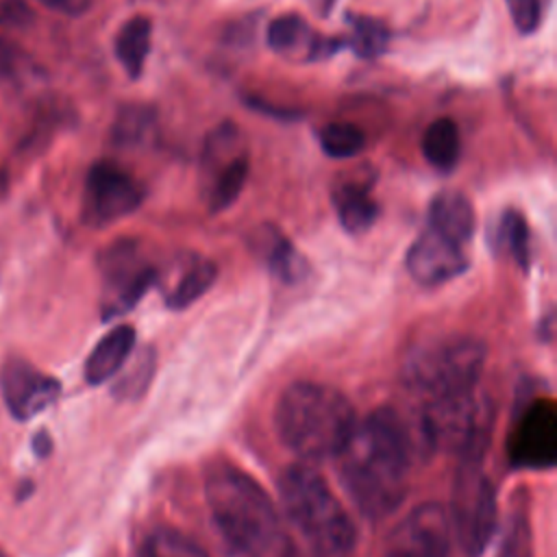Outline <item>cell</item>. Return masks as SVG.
Wrapping results in <instances>:
<instances>
[{"instance_id":"4316f807","label":"cell","mask_w":557,"mask_h":557,"mask_svg":"<svg viewBox=\"0 0 557 557\" xmlns=\"http://www.w3.org/2000/svg\"><path fill=\"white\" fill-rule=\"evenodd\" d=\"M320 148L331 159L357 157L366 146V133L352 122H331L318 133Z\"/></svg>"},{"instance_id":"52a82bcc","label":"cell","mask_w":557,"mask_h":557,"mask_svg":"<svg viewBox=\"0 0 557 557\" xmlns=\"http://www.w3.org/2000/svg\"><path fill=\"white\" fill-rule=\"evenodd\" d=\"M485 455L459 459L453 481V507L448 513L450 533L459 540L468 557H479L492 540L496 527V496L487 472Z\"/></svg>"},{"instance_id":"83f0119b","label":"cell","mask_w":557,"mask_h":557,"mask_svg":"<svg viewBox=\"0 0 557 557\" xmlns=\"http://www.w3.org/2000/svg\"><path fill=\"white\" fill-rule=\"evenodd\" d=\"M511 22L520 35H533L546 20L550 0H505Z\"/></svg>"},{"instance_id":"277c9868","label":"cell","mask_w":557,"mask_h":557,"mask_svg":"<svg viewBox=\"0 0 557 557\" xmlns=\"http://www.w3.org/2000/svg\"><path fill=\"white\" fill-rule=\"evenodd\" d=\"M485 344L468 333H444L418 342L403 361V383L424 403L476 389Z\"/></svg>"},{"instance_id":"484cf974","label":"cell","mask_w":557,"mask_h":557,"mask_svg":"<svg viewBox=\"0 0 557 557\" xmlns=\"http://www.w3.org/2000/svg\"><path fill=\"white\" fill-rule=\"evenodd\" d=\"M139 557H209V555L196 540L187 537L185 533L170 527H161V529H154L144 540Z\"/></svg>"},{"instance_id":"5bb4252c","label":"cell","mask_w":557,"mask_h":557,"mask_svg":"<svg viewBox=\"0 0 557 557\" xmlns=\"http://www.w3.org/2000/svg\"><path fill=\"white\" fill-rule=\"evenodd\" d=\"M405 265L416 283L424 287H437L463 274L470 265V259L461 244L426 226L409 246Z\"/></svg>"},{"instance_id":"d4e9b609","label":"cell","mask_w":557,"mask_h":557,"mask_svg":"<svg viewBox=\"0 0 557 557\" xmlns=\"http://www.w3.org/2000/svg\"><path fill=\"white\" fill-rule=\"evenodd\" d=\"M496 246L505 250L518 268L527 270L531 263V233L524 215L516 209H505L498 218V226L494 233Z\"/></svg>"},{"instance_id":"e0dca14e","label":"cell","mask_w":557,"mask_h":557,"mask_svg":"<svg viewBox=\"0 0 557 557\" xmlns=\"http://www.w3.org/2000/svg\"><path fill=\"white\" fill-rule=\"evenodd\" d=\"M372 183L366 178H348L333 189V207L339 224L350 235H361L372 228L379 218V202L372 198Z\"/></svg>"},{"instance_id":"7a4b0ae2","label":"cell","mask_w":557,"mask_h":557,"mask_svg":"<svg viewBox=\"0 0 557 557\" xmlns=\"http://www.w3.org/2000/svg\"><path fill=\"white\" fill-rule=\"evenodd\" d=\"M209 513L222 537L244 557H294L292 537L270 494L244 470L213 468L205 481Z\"/></svg>"},{"instance_id":"ac0fdd59","label":"cell","mask_w":557,"mask_h":557,"mask_svg":"<svg viewBox=\"0 0 557 557\" xmlns=\"http://www.w3.org/2000/svg\"><path fill=\"white\" fill-rule=\"evenodd\" d=\"M252 248L281 283H298L309 274L307 259L274 226H261L252 237Z\"/></svg>"},{"instance_id":"f1b7e54d","label":"cell","mask_w":557,"mask_h":557,"mask_svg":"<svg viewBox=\"0 0 557 557\" xmlns=\"http://www.w3.org/2000/svg\"><path fill=\"white\" fill-rule=\"evenodd\" d=\"M33 20V11L26 0H0V26H26Z\"/></svg>"},{"instance_id":"6da1fadb","label":"cell","mask_w":557,"mask_h":557,"mask_svg":"<svg viewBox=\"0 0 557 557\" xmlns=\"http://www.w3.org/2000/svg\"><path fill=\"white\" fill-rule=\"evenodd\" d=\"M411 455L409 429L394 409L381 407L355 422L337 457L342 481L361 513L383 518L405 500Z\"/></svg>"},{"instance_id":"9a60e30c","label":"cell","mask_w":557,"mask_h":557,"mask_svg":"<svg viewBox=\"0 0 557 557\" xmlns=\"http://www.w3.org/2000/svg\"><path fill=\"white\" fill-rule=\"evenodd\" d=\"M268 46L287 59L322 61L337 50L346 48L344 37H326L309 26L298 13H283L268 24Z\"/></svg>"},{"instance_id":"3957f363","label":"cell","mask_w":557,"mask_h":557,"mask_svg":"<svg viewBox=\"0 0 557 557\" xmlns=\"http://www.w3.org/2000/svg\"><path fill=\"white\" fill-rule=\"evenodd\" d=\"M355 422L350 400L333 385L313 381L285 387L274 409L281 442L305 461L337 455Z\"/></svg>"},{"instance_id":"4fadbf2b","label":"cell","mask_w":557,"mask_h":557,"mask_svg":"<svg viewBox=\"0 0 557 557\" xmlns=\"http://www.w3.org/2000/svg\"><path fill=\"white\" fill-rule=\"evenodd\" d=\"M0 392L11 416L28 420L57 400L61 383L26 359L9 357L0 368Z\"/></svg>"},{"instance_id":"7402d4cb","label":"cell","mask_w":557,"mask_h":557,"mask_svg":"<svg viewBox=\"0 0 557 557\" xmlns=\"http://www.w3.org/2000/svg\"><path fill=\"white\" fill-rule=\"evenodd\" d=\"M420 150L426 163L437 172H453L461 154L459 128L450 117L433 120L420 139Z\"/></svg>"},{"instance_id":"ba28073f","label":"cell","mask_w":557,"mask_h":557,"mask_svg":"<svg viewBox=\"0 0 557 557\" xmlns=\"http://www.w3.org/2000/svg\"><path fill=\"white\" fill-rule=\"evenodd\" d=\"M250 161L242 133L233 122H222L205 137L200 154V194L211 213L228 209L248 181Z\"/></svg>"},{"instance_id":"f546056e","label":"cell","mask_w":557,"mask_h":557,"mask_svg":"<svg viewBox=\"0 0 557 557\" xmlns=\"http://www.w3.org/2000/svg\"><path fill=\"white\" fill-rule=\"evenodd\" d=\"M37 2H41L50 11L76 17V15H83L85 11H89L94 0H37Z\"/></svg>"},{"instance_id":"5b68a950","label":"cell","mask_w":557,"mask_h":557,"mask_svg":"<svg viewBox=\"0 0 557 557\" xmlns=\"http://www.w3.org/2000/svg\"><path fill=\"white\" fill-rule=\"evenodd\" d=\"M281 498L289 518L318 553L337 557L355 546L357 533L346 509L309 466L296 463L281 474Z\"/></svg>"},{"instance_id":"1f68e13d","label":"cell","mask_w":557,"mask_h":557,"mask_svg":"<svg viewBox=\"0 0 557 557\" xmlns=\"http://www.w3.org/2000/svg\"><path fill=\"white\" fill-rule=\"evenodd\" d=\"M0 557H9V555H7V553L0 548Z\"/></svg>"},{"instance_id":"2e32d148","label":"cell","mask_w":557,"mask_h":557,"mask_svg":"<svg viewBox=\"0 0 557 557\" xmlns=\"http://www.w3.org/2000/svg\"><path fill=\"white\" fill-rule=\"evenodd\" d=\"M429 226L466 246L476 228V213L470 198L459 189L437 191L429 205Z\"/></svg>"},{"instance_id":"9c48e42d","label":"cell","mask_w":557,"mask_h":557,"mask_svg":"<svg viewBox=\"0 0 557 557\" xmlns=\"http://www.w3.org/2000/svg\"><path fill=\"white\" fill-rule=\"evenodd\" d=\"M98 268L102 276V320L128 313L159 278L157 268L144 259L135 239H117L104 248Z\"/></svg>"},{"instance_id":"ffe728a7","label":"cell","mask_w":557,"mask_h":557,"mask_svg":"<svg viewBox=\"0 0 557 557\" xmlns=\"http://www.w3.org/2000/svg\"><path fill=\"white\" fill-rule=\"evenodd\" d=\"M152 46V20L148 15L128 17L113 39V52L131 81L139 78Z\"/></svg>"},{"instance_id":"4dcf8cb0","label":"cell","mask_w":557,"mask_h":557,"mask_svg":"<svg viewBox=\"0 0 557 557\" xmlns=\"http://www.w3.org/2000/svg\"><path fill=\"white\" fill-rule=\"evenodd\" d=\"M335 2H337V0H313L315 9H318L322 15H329V11H333Z\"/></svg>"},{"instance_id":"603a6c76","label":"cell","mask_w":557,"mask_h":557,"mask_svg":"<svg viewBox=\"0 0 557 557\" xmlns=\"http://www.w3.org/2000/svg\"><path fill=\"white\" fill-rule=\"evenodd\" d=\"M157 113L141 102L122 104L111 124V141L117 148H139L154 137Z\"/></svg>"},{"instance_id":"cb8c5ba5","label":"cell","mask_w":557,"mask_h":557,"mask_svg":"<svg viewBox=\"0 0 557 557\" xmlns=\"http://www.w3.org/2000/svg\"><path fill=\"white\" fill-rule=\"evenodd\" d=\"M346 22L350 26V35L346 39V48H350L361 59H376L387 50L389 44V28L372 17V15H359L350 13L346 15Z\"/></svg>"},{"instance_id":"d6986e66","label":"cell","mask_w":557,"mask_h":557,"mask_svg":"<svg viewBox=\"0 0 557 557\" xmlns=\"http://www.w3.org/2000/svg\"><path fill=\"white\" fill-rule=\"evenodd\" d=\"M135 346V329L131 324H120L111 329L100 342L94 346L85 361V379L91 385H100L109 381L120 368L126 363Z\"/></svg>"},{"instance_id":"30bf717a","label":"cell","mask_w":557,"mask_h":557,"mask_svg":"<svg viewBox=\"0 0 557 557\" xmlns=\"http://www.w3.org/2000/svg\"><path fill=\"white\" fill-rule=\"evenodd\" d=\"M144 185L115 161H96L85 176L81 220L91 228H104L141 207Z\"/></svg>"},{"instance_id":"8992f818","label":"cell","mask_w":557,"mask_h":557,"mask_svg":"<svg viewBox=\"0 0 557 557\" xmlns=\"http://www.w3.org/2000/svg\"><path fill=\"white\" fill-rule=\"evenodd\" d=\"M420 431L429 448L446 450L457 459L468 455H485L492 409L479 392H468L453 398L424 403Z\"/></svg>"},{"instance_id":"44dd1931","label":"cell","mask_w":557,"mask_h":557,"mask_svg":"<svg viewBox=\"0 0 557 557\" xmlns=\"http://www.w3.org/2000/svg\"><path fill=\"white\" fill-rule=\"evenodd\" d=\"M218 278V268L211 259L191 255L187 263L181 268L176 281L165 292V305L174 311L187 309L194 305L200 296H205Z\"/></svg>"},{"instance_id":"8fae6325","label":"cell","mask_w":557,"mask_h":557,"mask_svg":"<svg viewBox=\"0 0 557 557\" xmlns=\"http://www.w3.org/2000/svg\"><path fill=\"white\" fill-rule=\"evenodd\" d=\"M509 461L516 468L544 470L557 459V409L550 398H533L518 416L509 442Z\"/></svg>"},{"instance_id":"7c38bea8","label":"cell","mask_w":557,"mask_h":557,"mask_svg":"<svg viewBox=\"0 0 557 557\" xmlns=\"http://www.w3.org/2000/svg\"><path fill=\"white\" fill-rule=\"evenodd\" d=\"M450 535L448 511L424 503L392 529L379 557H448Z\"/></svg>"}]
</instances>
